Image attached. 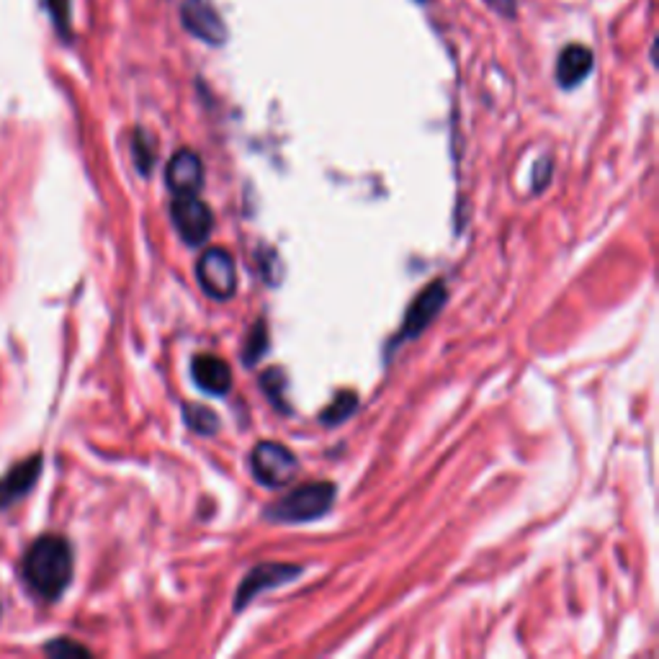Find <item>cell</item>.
Segmentation results:
<instances>
[{"label": "cell", "mask_w": 659, "mask_h": 659, "mask_svg": "<svg viewBox=\"0 0 659 659\" xmlns=\"http://www.w3.org/2000/svg\"><path fill=\"white\" fill-rule=\"evenodd\" d=\"M72 546L68 538L44 534L36 538L21 559V577L29 592L41 600H57L72 580Z\"/></svg>", "instance_id": "cell-1"}, {"label": "cell", "mask_w": 659, "mask_h": 659, "mask_svg": "<svg viewBox=\"0 0 659 659\" xmlns=\"http://www.w3.org/2000/svg\"><path fill=\"white\" fill-rule=\"evenodd\" d=\"M335 502V484L333 481H315L304 484L299 490L288 492L286 498L276 499L266 508V517L279 520V523H304V520H317Z\"/></svg>", "instance_id": "cell-2"}, {"label": "cell", "mask_w": 659, "mask_h": 659, "mask_svg": "<svg viewBox=\"0 0 659 659\" xmlns=\"http://www.w3.org/2000/svg\"><path fill=\"white\" fill-rule=\"evenodd\" d=\"M250 466H252V474H255V480L261 484L279 490V487H286L288 481L297 477L299 459L286 445L276 444V441H263V444L252 448Z\"/></svg>", "instance_id": "cell-3"}, {"label": "cell", "mask_w": 659, "mask_h": 659, "mask_svg": "<svg viewBox=\"0 0 659 659\" xmlns=\"http://www.w3.org/2000/svg\"><path fill=\"white\" fill-rule=\"evenodd\" d=\"M170 219L176 224V230L183 237V243H188L191 248H198L209 240L212 227H215V215L212 209L197 198V194H186V197H176L170 204Z\"/></svg>", "instance_id": "cell-4"}, {"label": "cell", "mask_w": 659, "mask_h": 659, "mask_svg": "<svg viewBox=\"0 0 659 659\" xmlns=\"http://www.w3.org/2000/svg\"><path fill=\"white\" fill-rule=\"evenodd\" d=\"M197 279L201 288L212 299H216V302L232 299L234 297V288H237V268H234V261H232L230 252L219 248L206 250L198 258Z\"/></svg>", "instance_id": "cell-5"}, {"label": "cell", "mask_w": 659, "mask_h": 659, "mask_svg": "<svg viewBox=\"0 0 659 659\" xmlns=\"http://www.w3.org/2000/svg\"><path fill=\"white\" fill-rule=\"evenodd\" d=\"M180 23L188 34L206 41V44L222 47L227 41V23L219 16L215 0H183Z\"/></svg>", "instance_id": "cell-6"}, {"label": "cell", "mask_w": 659, "mask_h": 659, "mask_svg": "<svg viewBox=\"0 0 659 659\" xmlns=\"http://www.w3.org/2000/svg\"><path fill=\"white\" fill-rule=\"evenodd\" d=\"M445 304V284L444 281H433L423 288V294L410 304V309H407V317L402 322V330H399V335L394 343H399V340H410V338H417L426 327H428L433 317L441 312V307Z\"/></svg>", "instance_id": "cell-7"}, {"label": "cell", "mask_w": 659, "mask_h": 659, "mask_svg": "<svg viewBox=\"0 0 659 659\" xmlns=\"http://www.w3.org/2000/svg\"><path fill=\"white\" fill-rule=\"evenodd\" d=\"M41 463H44V459L34 453L23 462L14 463L0 477V510H8L11 505H16L18 499H23L34 490L39 474H41Z\"/></svg>", "instance_id": "cell-8"}, {"label": "cell", "mask_w": 659, "mask_h": 659, "mask_svg": "<svg viewBox=\"0 0 659 659\" xmlns=\"http://www.w3.org/2000/svg\"><path fill=\"white\" fill-rule=\"evenodd\" d=\"M165 180H168V188L176 194V197H186V194H197L204 183V165L194 150H180L176 152L168 168H165Z\"/></svg>", "instance_id": "cell-9"}, {"label": "cell", "mask_w": 659, "mask_h": 659, "mask_svg": "<svg viewBox=\"0 0 659 659\" xmlns=\"http://www.w3.org/2000/svg\"><path fill=\"white\" fill-rule=\"evenodd\" d=\"M299 572L302 570L297 564H261V567H255L237 590V608H245L248 603H252V598L263 590L279 588L288 580H294Z\"/></svg>", "instance_id": "cell-10"}, {"label": "cell", "mask_w": 659, "mask_h": 659, "mask_svg": "<svg viewBox=\"0 0 659 659\" xmlns=\"http://www.w3.org/2000/svg\"><path fill=\"white\" fill-rule=\"evenodd\" d=\"M191 376H194L198 389H204V392L227 394L232 389L230 366H227V361H222L219 356L201 353V356L194 358V363H191Z\"/></svg>", "instance_id": "cell-11"}, {"label": "cell", "mask_w": 659, "mask_h": 659, "mask_svg": "<svg viewBox=\"0 0 659 659\" xmlns=\"http://www.w3.org/2000/svg\"><path fill=\"white\" fill-rule=\"evenodd\" d=\"M592 62L595 59H592V52H590L588 47H582V44L564 47L562 54H559V62H556V80H559V86L564 90L580 86L590 75V70H592Z\"/></svg>", "instance_id": "cell-12"}, {"label": "cell", "mask_w": 659, "mask_h": 659, "mask_svg": "<svg viewBox=\"0 0 659 659\" xmlns=\"http://www.w3.org/2000/svg\"><path fill=\"white\" fill-rule=\"evenodd\" d=\"M183 420L198 435H215L219 430V417L209 407H201V405H186L183 407Z\"/></svg>", "instance_id": "cell-13"}, {"label": "cell", "mask_w": 659, "mask_h": 659, "mask_svg": "<svg viewBox=\"0 0 659 659\" xmlns=\"http://www.w3.org/2000/svg\"><path fill=\"white\" fill-rule=\"evenodd\" d=\"M358 407V397L356 392H340L335 397V402L330 407H325L320 415V420L325 426H340L343 420H348Z\"/></svg>", "instance_id": "cell-14"}, {"label": "cell", "mask_w": 659, "mask_h": 659, "mask_svg": "<svg viewBox=\"0 0 659 659\" xmlns=\"http://www.w3.org/2000/svg\"><path fill=\"white\" fill-rule=\"evenodd\" d=\"M132 152H134V162H137V170L147 176V173L152 170V165H155V144H152V140H150V134H147V132H142V129H137V132H134Z\"/></svg>", "instance_id": "cell-15"}, {"label": "cell", "mask_w": 659, "mask_h": 659, "mask_svg": "<svg viewBox=\"0 0 659 659\" xmlns=\"http://www.w3.org/2000/svg\"><path fill=\"white\" fill-rule=\"evenodd\" d=\"M266 351H268V330L263 322H258V325L250 330L248 343H245V353H243V363H245V366H255V363L263 358Z\"/></svg>", "instance_id": "cell-16"}, {"label": "cell", "mask_w": 659, "mask_h": 659, "mask_svg": "<svg viewBox=\"0 0 659 659\" xmlns=\"http://www.w3.org/2000/svg\"><path fill=\"white\" fill-rule=\"evenodd\" d=\"M47 11H50V18H52L54 29L57 34L62 36L65 41L70 39V29H72V5L70 0H44Z\"/></svg>", "instance_id": "cell-17"}, {"label": "cell", "mask_w": 659, "mask_h": 659, "mask_svg": "<svg viewBox=\"0 0 659 659\" xmlns=\"http://www.w3.org/2000/svg\"><path fill=\"white\" fill-rule=\"evenodd\" d=\"M261 387H263V392H266V397L273 402V405L286 407L284 402H281V392H284L286 387V376L281 369H270V371H266V374L261 376Z\"/></svg>", "instance_id": "cell-18"}, {"label": "cell", "mask_w": 659, "mask_h": 659, "mask_svg": "<svg viewBox=\"0 0 659 659\" xmlns=\"http://www.w3.org/2000/svg\"><path fill=\"white\" fill-rule=\"evenodd\" d=\"M44 652H47V654H52V657H65V654H80V657H90L88 646L72 642V639H54V642H50L47 646H44Z\"/></svg>", "instance_id": "cell-19"}, {"label": "cell", "mask_w": 659, "mask_h": 659, "mask_svg": "<svg viewBox=\"0 0 659 659\" xmlns=\"http://www.w3.org/2000/svg\"><path fill=\"white\" fill-rule=\"evenodd\" d=\"M495 14L505 18H513L516 16V8H517V0H484Z\"/></svg>", "instance_id": "cell-20"}, {"label": "cell", "mask_w": 659, "mask_h": 659, "mask_svg": "<svg viewBox=\"0 0 659 659\" xmlns=\"http://www.w3.org/2000/svg\"><path fill=\"white\" fill-rule=\"evenodd\" d=\"M0 613H3V606H0Z\"/></svg>", "instance_id": "cell-21"}]
</instances>
